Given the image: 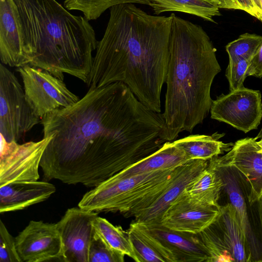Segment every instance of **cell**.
I'll return each instance as SVG.
<instances>
[{"label":"cell","instance_id":"cell-24","mask_svg":"<svg viewBox=\"0 0 262 262\" xmlns=\"http://www.w3.org/2000/svg\"><path fill=\"white\" fill-rule=\"evenodd\" d=\"M223 188L220 175L207 167L184 190L191 198L206 205L221 207L219 201Z\"/></svg>","mask_w":262,"mask_h":262},{"label":"cell","instance_id":"cell-4","mask_svg":"<svg viewBox=\"0 0 262 262\" xmlns=\"http://www.w3.org/2000/svg\"><path fill=\"white\" fill-rule=\"evenodd\" d=\"M169 56L163 114L168 141L191 133L210 111L211 87L221 71L209 36L200 25L171 13Z\"/></svg>","mask_w":262,"mask_h":262},{"label":"cell","instance_id":"cell-11","mask_svg":"<svg viewBox=\"0 0 262 262\" xmlns=\"http://www.w3.org/2000/svg\"><path fill=\"white\" fill-rule=\"evenodd\" d=\"M15 241L21 262L64 261V245L56 223L31 221Z\"/></svg>","mask_w":262,"mask_h":262},{"label":"cell","instance_id":"cell-9","mask_svg":"<svg viewBox=\"0 0 262 262\" xmlns=\"http://www.w3.org/2000/svg\"><path fill=\"white\" fill-rule=\"evenodd\" d=\"M52 138L51 134L38 141L19 144L8 142L1 135L0 186L13 182L37 181L41 158Z\"/></svg>","mask_w":262,"mask_h":262},{"label":"cell","instance_id":"cell-25","mask_svg":"<svg viewBox=\"0 0 262 262\" xmlns=\"http://www.w3.org/2000/svg\"><path fill=\"white\" fill-rule=\"evenodd\" d=\"M93 226L96 233L111 248L120 251L136 261V257L127 231L121 226H115L105 219L97 216Z\"/></svg>","mask_w":262,"mask_h":262},{"label":"cell","instance_id":"cell-33","mask_svg":"<svg viewBox=\"0 0 262 262\" xmlns=\"http://www.w3.org/2000/svg\"><path fill=\"white\" fill-rule=\"evenodd\" d=\"M247 74V76L262 78V42L250 60Z\"/></svg>","mask_w":262,"mask_h":262},{"label":"cell","instance_id":"cell-28","mask_svg":"<svg viewBox=\"0 0 262 262\" xmlns=\"http://www.w3.org/2000/svg\"><path fill=\"white\" fill-rule=\"evenodd\" d=\"M262 42V36L245 33L228 43L226 50L229 60L246 58L251 60Z\"/></svg>","mask_w":262,"mask_h":262},{"label":"cell","instance_id":"cell-26","mask_svg":"<svg viewBox=\"0 0 262 262\" xmlns=\"http://www.w3.org/2000/svg\"><path fill=\"white\" fill-rule=\"evenodd\" d=\"M123 4L149 5L148 0H64V7L68 10L82 12L88 20H95L107 9Z\"/></svg>","mask_w":262,"mask_h":262},{"label":"cell","instance_id":"cell-7","mask_svg":"<svg viewBox=\"0 0 262 262\" xmlns=\"http://www.w3.org/2000/svg\"><path fill=\"white\" fill-rule=\"evenodd\" d=\"M27 101L35 115L41 119L57 110L69 107L80 99L63 80L48 71L26 64L16 68Z\"/></svg>","mask_w":262,"mask_h":262},{"label":"cell","instance_id":"cell-27","mask_svg":"<svg viewBox=\"0 0 262 262\" xmlns=\"http://www.w3.org/2000/svg\"><path fill=\"white\" fill-rule=\"evenodd\" d=\"M210 256V262L234 261L220 231L212 224L199 233Z\"/></svg>","mask_w":262,"mask_h":262},{"label":"cell","instance_id":"cell-1","mask_svg":"<svg viewBox=\"0 0 262 262\" xmlns=\"http://www.w3.org/2000/svg\"><path fill=\"white\" fill-rule=\"evenodd\" d=\"M53 138L40 167L47 180L95 187L159 150L167 140L161 113L121 82L91 86L77 102L40 120Z\"/></svg>","mask_w":262,"mask_h":262},{"label":"cell","instance_id":"cell-34","mask_svg":"<svg viewBox=\"0 0 262 262\" xmlns=\"http://www.w3.org/2000/svg\"><path fill=\"white\" fill-rule=\"evenodd\" d=\"M259 202H260L259 212V218H260V222L261 229H262V200H260Z\"/></svg>","mask_w":262,"mask_h":262},{"label":"cell","instance_id":"cell-18","mask_svg":"<svg viewBox=\"0 0 262 262\" xmlns=\"http://www.w3.org/2000/svg\"><path fill=\"white\" fill-rule=\"evenodd\" d=\"M220 210L213 224L229 248L234 261H251L252 253L235 209L229 203L221 206Z\"/></svg>","mask_w":262,"mask_h":262},{"label":"cell","instance_id":"cell-19","mask_svg":"<svg viewBox=\"0 0 262 262\" xmlns=\"http://www.w3.org/2000/svg\"><path fill=\"white\" fill-rule=\"evenodd\" d=\"M189 160L183 149L173 142H166L157 151L111 177L122 179L144 173L172 169Z\"/></svg>","mask_w":262,"mask_h":262},{"label":"cell","instance_id":"cell-10","mask_svg":"<svg viewBox=\"0 0 262 262\" xmlns=\"http://www.w3.org/2000/svg\"><path fill=\"white\" fill-rule=\"evenodd\" d=\"M211 118L247 133L256 129L262 118L261 96L259 91L243 87L221 94L212 101Z\"/></svg>","mask_w":262,"mask_h":262},{"label":"cell","instance_id":"cell-32","mask_svg":"<svg viewBox=\"0 0 262 262\" xmlns=\"http://www.w3.org/2000/svg\"><path fill=\"white\" fill-rule=\"evenodd\" d=\"M219 8L237 9L245 11L258 19L259 11L253 0H217Z\"/></svg>","mask_w":262,"mask_h":262},{"label":"cell","instance_id":"cell-14","mask_svg":"<svg viewBox=\"0 0 262 262\" xmlns=\"http://www.w3.org/2000/svg\"><path fill=\"white\" fill-rule=\"evenodd\" d=\"M209 160L195 159L178 166L156 200L135 217L147 226L159 224L165 211L208 166Z\"/></svg>","mask_w":262,"mask_h":262},{"label":"cell","instance_id":"cell-17","mask_svg":"<svg viewBox=\"0 0 262 262\" xmlns=\"http://www.w3.org/2000/svg\"><path fill=\"white\" fill-rule=\"evenodd\" d=\"M0 58L5 66L21 67V35L11 0H0Z\"/></svg>","mask_w":262,"mask_h":262},{"label":"cell","instance_id":"cell-21","mask_svg":"<svg viewBox=\"0 0 262 262\" xmlns=\"http://www.w3.org/2000/svg\"><path fill=\"white\" fill-rule=\"evenodd\" d=\"M224 133H215L211 135H191L173 141V143L185 152L189 160H209L228 151L233 144L225 143L219 139Z\"/></svg>","mask_w":262,"mask_h":262},{"label":"cell","instance_id":"cell-8","mask_svg":"<svg viewBox=\"0 0 262 262\" xmlns=\"http://www.w3.org/2000/svg\"><path fill=\"white\" fill-rule=\"evenodd\" d=\"M208 166L225 167L238 174L250 205L262 197V149L255 138L247 137L233 143L225 155L209 160Z\"/></svg>","mask_w":262,"mask_h":262},{"label":"cell","instance_id":"cell-13","mask_svg":"<svg viewBox=\"0 0 262 262\" xmlns=\"http://www.w3.org/2000/svg\"><path fill=\"white\" fill-rule=\"evenodd\" d=\"M220 208L201 204L184 191L165 211L159 224L172 230L198 234L216 221Z\"/></svg>","mask_w":262,"mask_h":262},{"label":"cell","instance_id":"cell-39","mask_svg":"<svg viewBox=\"0 0 262 262\" xmlns=\"http://www.w3.org/2000/svg\"><path fill=\"white\" fill-rule=\"evenodd\" d=\"M261 200H262V197H261Z\"/></svg>","mask_w":262,"mask_h":262},{"label":"cell","instance_id":"cell-20","mask_svg":"<svg viewBox=\"0 0 262 262\" xmlns=\"http://www.w3.org/2000/svg\"><path fill=\"white\" fill-rule=\"evenodd\" d=\"M127 231L137 262H176L172 253L145 224L135 221Z\"/></svg>","mask_w":262,"mask_h":262},{"label":"cell","instance_id":"cell-30","mask_svg":"<svg viewBox=\"0 0 262 262\" xmlns=\"http://www.w3.org/2000/svg\"><path fill=\"white\" fill-rule=\"evenodd\" d=\"M250 62V60L244 58L229 60L225 76L229 83L230 91L244 86V82L247 77V72Z\"/></svg>","mask_w":262,"mask_h":262},{"label":"cell","instance_id":"cell-23","mask_svg":"<svg viewBox=\"0 0 262 262\" xmlns=\"http://www.w3.org/2000/svg\"><path fill=\"white\" fill-rule=\"evenodd\" d=\"M208 167L215 170L221 177L223 182V188L230 200V203L235 209L242 227L245 233L246 241L254 252L256 247L255 239L253 236L250 224L248 219L245 198L239 188L235 174L229 168L225 167Z\"/></svg>","mask_w":262,"mask_h":262},{"label":"cell","instance_id":"cell-3","mask_svg":"<svg viewBox=\"0 0 262 262\" xmlns=\"http://www.w3.org/2000/svg\"><path fill=\"white\" fill-rule=\"evenodd\" d=\"M11 2L21 35V67L39 68L62 80L67 74L86 83L98 42L89 20L56 0Z\"/></svg>","mask_w":262,"mask_h":262},{"label":"cell","instance_id":"cell-31","mask_svg":"<svg viewBox=\"0 0 262 262\" xmlns=\"http://www.w3.org/2000/svg\"><path fill=\"white\" fill-rule=\"evenodd\" d=\"M0 262H21L17 252L15 237L0 220Z\"/></svg>","mask_w":262,"mask_h":262},{"label":"cell","instance_id":"cell-36","mask_svg":"<svg viewBox=\"0 0 262 262\" xmlns=\"http://www.w3.org/2000/svg\"><path fill=\"white\" fill-rule=\"evenodd\" d=\"M259 3H260V7H261V10H260L259 18L258 20H259L262 23V0H259Z\"/></svg>","mask_w":262,"mask_h":262},{"label":"cell","instance_id":"cell-38","mask_svg":"<svg viewBox=\"0 0 262 262\" xmlns=\"http://www.w3.org/2000/svg\"><path fill=\"white\" fill-rule=\"evenodd\" d=\"M257 143L258 144V145L260 146V147L262 149V139H261L260 140L257 141Z\"/></svg>","mask_w":262,"mask_h":262},{"label":"cell","instance_id":"cell-6","mask_svg":"<svg viewBox=\"0 0 262 262\" xmlns=\"http://www.w3.org/2000/svg\"><path fill=\"white\" fill-rule=\"evenodd\" d=\"M40 120L27 101L14 73L1 63L0 134L8 142H18Z\"/></svg>","mask_w":262,"mask_h":262},{"label":"cell","instance_id":"cell-15","mask_svg":"<svg viewBox=\"0 0 262 262\" xmlns=\"http://www.w3.org/2000/svg\"><path fill=\"white\" fill-rule=\"evenodd\" d=\"M146 226L172 253L176 262H210V255L199 233L172 230L160 224Z\"/></svg>","mask_w":262,"mask_h":262},{"label":"cell","instance_id":"cell-37","mask_svg":"<svg viewBox=\"0 0 262 262\" xmlns=\"http://www.w3.org/2000/svg\"><path fill=\"white\" fill-rule=\"evenodd\" d=\"M256 140H257L258 139H262V127L261 128V129L260 130L259 133L256 136V137L255 138Z\"/></svg>","mask_w":262,"mask_h":262},{"label":"cell","instance_id":"cell-2","mask_svg":"<svg viewBox=\"0 0 262 262\" xmlns=\"http://www.w3.org/2000/svg\"><path fill=\"white\" fill-rule=\"evenodd\" d=\"M172 20V14L152 15L134 4L111 7L104 35L97 42L88 87L123 82L146 107L161 113Z\"/></svg>","mask_w":262,"mask_h":262},{"label":"cell","instance_id":"cell-29","mask_svg":"<svg viewBox=\"0 0 262 262\" xmlns=\"http://www.w3.org/2000/svg\"><path fill=\"white\" fill-rule=\"evenodd\" d=\"M125 255L109 246L95 231L89 249V262H123Z\"/></svg>","mask_w":262,"mask_h":262},{"label":"cell","instance_id":"cell-5","mask_svg":"<svg viewBox=\"0 0 262 262\" xmlns=\"http://www.w3.org/2000/svg\"><path fill=\"white\" fill-rule=\"evenodd\" d=\"M176 168L130 177L107 179L86 192L78 203L83 209L124 215L143 199L165 185Z\"/></svg>","mask_w":262,"mask_h":262},{"label":"cell","instance_id":"cell-22","mask_svg":"<svg viewBox=\"0 0 262 262\" xmlns=\"http://www.w3.org/2000/svg\"><path fill=\"white\" fill-rule=\"evenodd\" d=\"M156 15L178 11L194 15L214 23L213 17L221 15L217 0H148Z\"/></svg>","mask_w":262,"mask_h":262},{"label":"cell","instance_id":"cell-12","mask_svg":"<svg viewBox=\"0 0 262 262\" xmlns=\"http://www.w3.org/2000/svg\"><path fill=\"white\" fill-rule=\"evenodd\" d=\"M98 213L69 208L56 224L64 248V262H89L90 245L95 233L93 222Z\"/></svg>","mask_w":262,"mask_h":262},{"label":"cell","instance_id":"cell-16","mask_svg":"<svg viewBox=\"0 0 262 262\" xmlns=\"http://www.w3.org/2000/svg\"><path fill=\"white\" fill-rule=\"evenodd\" d=\"M55 186L46 181L16 182L0 186V213L15 211L48 199Z\"/></svg>","mask_w":262,"mask_h":262},{"label":"cell","instance_id":"cell-35","mask_svg":"<svg viewBox=\"0 0 262 262\" xmlns=\"http://www.w3.org/2000/svg\"><path fill=\"white\" fill-rule=\"evenodd\" d=\"M253 1L254 2L256 6L257 7L258 11H259V15H260V10H261V7H260V5L259 0H253Z\"/></svg>","mask_w":262,"mask_h":262}]
</instances>
